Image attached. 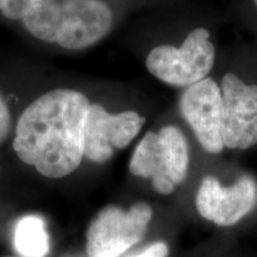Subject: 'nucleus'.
Returning a JSON list of instances; mask_svg holds the SVG:
<instances>
[{
  "label": "nucleus",
  "instance_id": "14",
  "mask_svg": "<svg viewBox=\"0 0 257 257\" xmlns=\"http://www.w3.org/2000/svg\"><path fill=\"white\" fill-rule=\"evenodd\" d=\"M168 256V246L163 242H156L148 245L140 252L134 253L127 257H167Z\"/></svg>",
  "mask_w": 257,
  "mask_h": 257
},
{
  "label": "nucleus",
  "instance_id": "4",
  "mask_svg": "<svg viewBox=\"0 0 257 257\" xmlns=\"http://www.w3.org/2000/svg\"><path fill=\"white\" fill-rule=\"evenodd\" d=\"M152 207L137 202L128 210L107 206L99 212L87 230L88 257H120L147 232Z\"/></svg>",
  "mask_w": 257,
  "mask_h": 257
},
{
  "label": "nucleus",
  "instance_id": "5",
  "mask_svg": "<svg viewBox=\"0 0 257 257\" xmlns=\"http://www.w3.org/2000/svg\"><path fill=\"white\" fill-rule=\"evenodd\" d=\"M223 100L221 140L229 149H249L257 144V85L225 74L220 86Z\"/></svg>",
  "mask_w": 257,
  "mask_h": 257
},
{
  "label": "nucleus",
  "instance_id": "15",
  "mask_svg": "<svg viewBox=\"0 0 257 257\" xmlns=\"http://www.w3.org/2000/svg\"><path fill=\"white\" fill-rule=\"evenodd\" d=\"M5 257H23V256H19L18 255V256H5Z\"/></svg>",
  "mask_w": 257,
  "mask_h": 257
},
{
  "label": "nucleus",
  "instance_id": "3",
  "mask_svg": "<svg viewBox=\"0 0 257 257\" xmlns=\"http://www.w3.org/2000/svg\"><path fill=\"white\" fill-rule=\"evenodd\" d=\"M216 49L205 28L192 30L180 47L159 46L146 60L149 73L174 87H188L207 78L213 69Z\"/></svg>",
  "mask_w": 257,
  "mask_h": 257
},
{
  "label": "nucleus",
  "instance_id": "11",
  "mask_svg": "<svg viewBox=\"0 0 257 257\" xmlns=\"http://www.w3.org/2000/svg\"><path fill=\"white\" fill-rule=\"evenodd\" d=\"M14 243L19 256H46L49 252V234L43 218L36 214L21 218L15 227Z\"/></svg>",
  "mask_w": 257,
  "mask_h": 257
},
{
  "label": "nucleus",
  "instance_id": "2",
  "mask_svg": "<svg viewBox=\"0 0 257 257\" xmlns=\"http://www.w3.org/2000/svg\"><path fill=\"white\" fill-rule=\"evenodd\" d=\"M188 144L181 130L167 125L159 133H148L130 160L131 174L152 179L153 187L169 194L187 176Z\"/></svg>",
  "mask_w": 257,
  "mask_h": 257
},
{
  "label": "nucleus",
  "instance_id": "1",
  "mask_svg": "<svg viewBox=\"0 0 257 257\" xmlns=\"http://www.w3.org/2000/svg\"><path fill=\"white\" fill-rule=\"evenodd\" d=\"M88 98L57 88L41 95L19 118L14 140L17 156L49 179L73 173L81 163Z\"/></svg>",
  "mask_w": 257,
  "mask_h": 257
},
{
  "label": "nucleus",
  "instance_id": "16",
  "mask_svg": "<svg viewBox=\"0 0 257 257\" xmlns=\"http://www.w3.org/2000/svg\"><path fill=\"white\" fill-rule=\"evenodd\" d=\"M253 3H255V5H256V8H257V0H252Z\"/></svg>",
  "mask_w": 257,
  "mask_h": 257
},
{
  "label": "nucleus",
  "instance_id": "12",
  "mask_svg": "<svg viewBox=\"0 0 257 257\" xmlns=\"http://www.w3.org/2000/svg\"><path fill=\"white\" fill-rule=\"evenodd\" d=\"M30 0H0V12L10 21L23 18Z\"/></svg>",
  "mask_w": 257,
  "mask_h": 257
},
{
  "label": "nucleus",
  "instance_id": "10",
  "mask_svg": "<svg viewBox=\"0 0 257 257\" xmlns=\"http://www.w3.org/2000/svg\"><path fill=\"white\" fill-rule=\"evenodd\" d=\"M21 21L37 40L56 43L61 23V3L59 0H30Z\"/></svg>",
  "mask_w": 257,
  "mask_h": 257
},
{
  "label": "nucleus",
  "instance_id": "9",
  "mask_svg": "<svg viewBox=\"0 0 257 257\" xmlns=\"http://www.w3.org/2000/svg\"><path fill=\"white\" fill-rule=\"evenodd\" d=\"M257 188L249 176H243L230 187H224L213 176L201 181L197 194V208L201 217L219 225L231 226L255 206Z\"/></svg>",
  "mask_w": 257,
  "mask_h": 257
},
{
  "label": "nucleus",
  "instance_id": "13",
  "mask_svg": "<svg viewBox=\"0 0 257 257\" xmlns=\"http://www.w3.org/2000/svg\"><path fill=\"white\" fill-rule=\"evenodd\" d=\"M12 128V118L8 104L3 98L2 92H0V144L5 142L6 138L9 137Z\"/></svg>",
  "mask_w": 257,
  "mask_h": 257
},
{
  "label": "nucleus",
  "instance_id": "6",
  "mask_svg": "<svg viewBox=\"0 0 257 257\" xmlns=\"http://www.w3.org/2000/svg\"><path fill=\"white\" fill-rule=\"evenodd\" d=\"M144 120L135 111L112 114L101 105L91 104L85 124L83 156L92 162H106L114 150L124 149L133 142Z\"/></svg>",
  "mask_w": 257,
  "mask_h": 257
},
{
  "label": "nucleus",
  "instance_id": "8",
  "mask_svg": "<svg viewBox=\"0 0 257 257\" xmlns=\"http://www.w3.org/2000/svg\"><path fill=\"white\" fill-rule=\"evenodd\" d=\"M113 15L101 0H64L56 43L67 50L94 46L111 31Z\"/></svg>",
  "mask_w": 257,
  "mask_h": 257
},
{
  "label": "nucleus",
  "instance_id": "7",
  "mask_svg": "<svg viewBox=\"0 0 257 257\" xmlns=\"http://www.w3.org/2000/svg\"><path fill=\"white\" fill-rule=\"evenodd\" d=\"M182 117L194 131L200 146L210 154H219L221 140L223 100L220 86L211 78H205L186 87L180 99Z\"/></svg>",
  "mask_w": 257,
  "mask_h": 257
}]
</instances>
